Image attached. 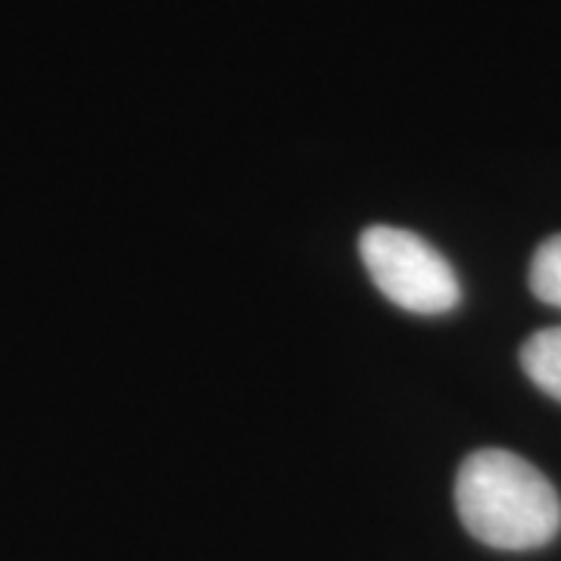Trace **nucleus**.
Listing matches in <instances>:
<instances>
[{"label": "nucleus", "mask_w": 561, "mask_h": 561, "mask_svg": "<svg viewBox=\"0 0 561 561\" xmlns=\"http://www.w3.org/2000/svg\"><path fill=\"white\" fill-rule=\"evenodd\" d=\"M522 368L530 381L561 402V324L542 328L522 346Z\"/></svg>", "instance_id": "7ed1b4c3"}, {"label": "nucleus", "mask_w": 561, "mask_h": 561, "mask_svg": "<svg viewBox=\"0 0 561 561\" xmlns=\"http://www.w3.org/2000/svg\"><path fill=\"white\" fill-rule=\"evenodd\" d=\"M456 512L474 540L505 552L540 549L561 530V500L549 478L527 459L496 446L461 461Z\"/></svg>", "instance_id": "f257e3e1"}, {"label": "nucleus", "mask_w": 561, "mask_h": 561, "mask_svg": "<svg viewBox=\"0 0 561 561\" xmlns=\"http://www.w3.org/2000/svg\"><path fill=\"white\" fill-rule=\"evenodd\" d=\"M530 290L537 300L561 309V234L537 247L530 260Z\"/></svg>", "instance_id": "20e7f679"}, {"label": "nucleus", "mask_w": 561, "mask_h": 561, "mask_svg": "<svg viewBox=\"0 0 561 561\" xmlns=\"http://www.w3.org/2000/svg\"><path fill=\"white\" fill-rule=\"evenodd\" d=\"M359 253L375 287L405 312L443 316L459 306L461 287L453 265L415 231L371 225L362 234Z\"/></svg>", "instance_id": "f03ea898"}]
</instances>
